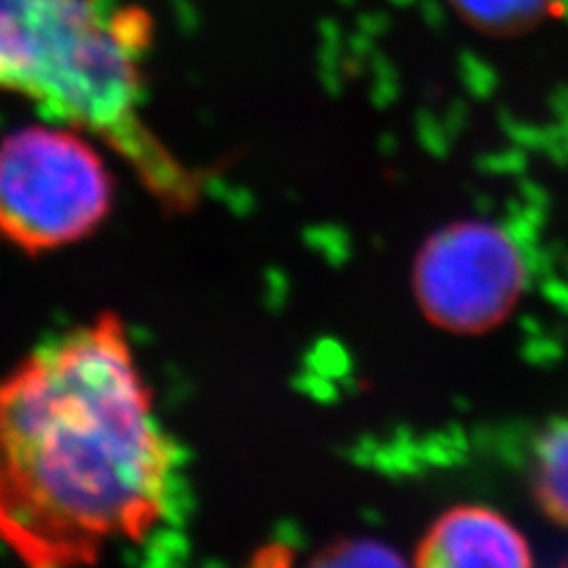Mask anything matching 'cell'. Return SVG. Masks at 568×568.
Masks as SVG:
<instances>
[{"label": "cell", "instance_id": "cell-6", "mask_svg": "<svg viewBox=\"0 0 568 568\" xmlns=\"http://www.w3.org/2000/svg\"><path fill=\"white\" fill-rule=\"evenodd\" d=\"M530 488L549 519L568 526V417L549 422L530 450Z\"/></svg>", "mask_w": 568, "mask_h": 568}, {"label": "cell", "instance_id": "cell-8", "mask_svg": "<svg viewBox=\"0 0 568 568\" xmlns=\"http://www.w3.org/2000/svg\"><path fill=\"white\" fill-rule=\"evenodd\" d=\"M308 568H415L379 538H346L325 547Z\"/></svg>", "mask_w": 568, "mask_h": 568}, {"label": "cell", "instance_id": "cell-2", "mask_svg": "<svg viewBox=\"0 0 568 568\" xmlns=\"http://www.w3.org/2000/svg\"><path fill=\"white\" fill-rule=\"evenodd\" d=\"M152 29V17L129 0H0V91L100 140L156 202L187 211L202 197V175L142 110Z\"/></svg>", "mask_w": 568, "mask_h": 568}, {"label": "cell", "instance_id": "cell-1", "mask_svg": "<svg viewBox=\"0 0 568 568\" xmlns=\"http://www.w3.org/2000/svg\"><path fill=\"white\" fill-rule=\"evenodd\" d=\"M175 448L129 332L104 313L0 382V540L24 568L93 566L169 507Z\"/></svg>", "mask_w": 568, "mask_h": 568}, {"label": "cell", "instance_id": "cell-5", "mask_svg": "<svg viewBox=\"0 0 568 568\" xmlns=\"http://www.w3.org/2000/svg\"><path fill=\"white\" fill-rule=\"evenodd\" d=\"M415 568H536L524 530L486 505H457L426 530Z\"/></svg>", "mask_w": 568, "mask_h": 568}, {"label": "cell", "instance_id": "cell-4", "mask_svg": "<svg viewBox=\"0 0 568 568\" xmlns=\"http://www.w3.org/2000/svg\"><path fill=\"white\" fill-rule=\"evenodd\" d=\"M415 296L434 325L481 334L511 315L528 284L519 242L500 223L455 221L426 240L415 258Z\"/></svg>", "mask_w": 568, "mask_h": 568}, {"label": "cell", "instance_id": "cell-3", "mask_svg": "<svg viewBox=\"0 0 568 568\" xmlns=\"http://www.w3.org/2000/svg\"><path fill=\"white\" fill-rule=\"evenodd\" d=\"M93 140L58 121L0 140V237L27 254H45L93 233L114 197Z\"/></svg>", "mask_w": 568, "mask_h": 568}, {"label": "cell", "instance_id": "cell-7", "mask_svg": "<svg viewBox=\"0 0 568 568\" xmlns=\"http://www.w3.org/2000/svg\"><path fill=\"white\" fill-rule=\"evenodd\" d=\"M462 17L488 33H517L561 14L566 0H453Z\"/></svg>", "mask_w": 568, "mask_h": 568}]
</instances>
